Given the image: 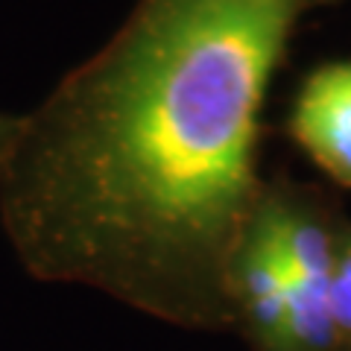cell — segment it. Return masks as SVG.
<instances>
[{"label": "cell", "mask_w": 351, "mask_h": 351, "mask_svg": "<svg viewBox=\"0 0 351 351\" xmlns=\"http://www.w3.org/2000/svg\"><path fill=\"white\" fill-rule=\"evenodd\" d=\"M255 214L267 228L290 293L293 351H339L331 278L339 219L319 196L295 184H263Z\"/></svg>", "instance_id": "obj_2"}, {"label": "cell", "mask_w": 351, "mask_h": 351, "mask_svg": "<svg viewBox=\"0 0 351 351\" xmlns=\"http://www.w3.org/2000/svg\"><path fill=\"white\" fill-rule=\"evenodd\" d=\"M18 117H21V114H15V112H3V108H0V164H3L6 149H9V144H12V138H15Z\"/></svg>", "instance_id": "obj_5"}, {"label": "cell", "mask_w": 351, "mask_h": 351, "mask_svg": "<svg viewBox=\"0 0 351 351\" xmlns=\"http://www.w3.org/2000/svg\"><path fill=\"white\" fill-rule=\"evenodd\" d=\"M290 138L351 191V62H325L304 76L290 108Z\"/></svg>", "instance_id": "obj_3"}, {"label": "cell", "mask_w": 351, "mask_h": 351, "mask_svg": "<svg viewBox=\"0 0 351 351\" xmlns=\"http://www.w3.org/2000/svg\"><path fill=\"white\" fill-rule=\"evenodd\" d=\"M304 0H138L18 117L0 232L44 284L232 328L226 276L263 182L261 114Z\"/></svg>", "instance_id": "obj_1"}, {"label": "cell", "mask_w": 351, "mask_h": 351, "mask_svg": "<svg viewBox=\"0 0 351 351\" xmlns=\"http://www.w3.org/2000/svg\"><path fill=\"white\" fill-rule=\"evenodd\" d=\"M339 3V0H304V9H316V6H331Z\"/></svg>", "instance_id": "obj_6"}, {"label": "cell", "mask_w": 351, "mask_h": 351, "mask_svg": "<svg viewBox=\"0 0 351 351\" xmlns=\"http://www.w3.org/2000/svg\"><path fill=\"white\" fill-rule=\"evenodd\" d=\"M331 316L339 351H351V219H339L331 278Z\"/></svg>", "instance_id": "obj_4"}]
</instances>
